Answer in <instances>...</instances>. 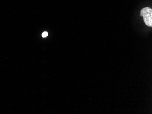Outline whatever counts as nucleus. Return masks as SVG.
Listing matches in <instances>:
<instances>
[{
	"mask_svg": "<svg viewBox=\"0 0 152 114\" xmlns=\"http://www.w3.org/2000/svg\"><path fill=\"white\" fill-rule=\"evenodd\" d=\"M140 15L143 17V21L147 26H152V9L149 7H145L141 11Z\"/></svg>",
	"mask_w": 152,
	"mask_h": 114,
	"instance_id": "1",
	"label": "nucleus"
},
{
	"mask_svg": "<svg viewBox=\"0 0 152 114\" xmlns=\"http://www.w3.org/2000/svg\"><path fill=\"white\" fill-rule=\"evenodd\" d=\"M48 32H46V31H45V32H43V33H42V36L43 37H46L48 36Z\"/></svg>",
	"mask_w": 152,
	"mask_h": 114,
	"instance_id": "2",
	"label": "nucleus"
}]
</instances>
